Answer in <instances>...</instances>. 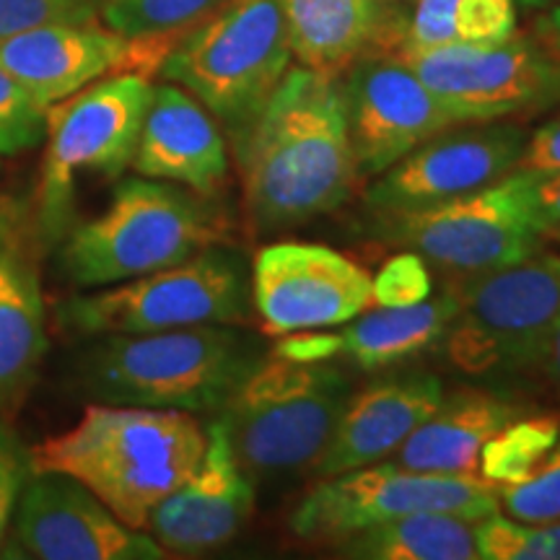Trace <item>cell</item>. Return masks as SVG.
<instances>
[{
	"instance_id": "obj_1",
	"label": "cell",
	"mask_w": 560,
	"mask_h": 560,
	"mask_svg": "<svg viewBox=\"0 0 560 560\" xmlns=\"http://www.w3.org/2000/svg\"><path fill=\"white\" fill-rule=\"evenodd\" d=\"M244 210L255 234H276L346 206L359 182L338 75L289 68L236 140Z\"/></svg>"
},
{
	"instance_id": "obj_2",
	"label": "cell",
	"mask_w": 560,
	"mask_h": 560,
	"mask_svg": "<svg viewBox=\"0 0 560 560\" xmlns=\"http://www.w3.org/2000/svg\"><path fill=\"white\" fill-rule=\"evenodd\" d=\"M206 444L192 412L100 402L34 446L32 470L70 475L122 524L145 529L151 511L200 465Z\"/></svg>"
},
{
	"instance_id": "obj_3",
	"label": "cell",
	"mask_w": 560,
	"mask_h": 560,
	"mask_svg": "<svg viewBox=\"0 0 560 560\" xmlns=\"http://www.w3.org/2000/svg\"><path fill=\"white\" fill-rule=\"evenodd\" d=\"M100 338L81 355L79 384L104 405L221 410L265 361L262 342L231 325Z\"/></svg>"
},
{
	"instance_id": "obj_4",
	"label": "cell",
	"mask_w": 560,
	"mask_h": 560,
	"mask_svg": "<svg viewBox=\"0 0 560 560\" xmlns=\"http://www.w3.org/2000/svg\"><path fill=\"white\" fill-rule=\"evenodd\" d=\"M221 242L219 215L164 179H125L104 213L66 234L60 268L75 289L117 285L190 260Z\"/></svg>"
},
{
	"instance_id": "obj_5",
	"label": "cell",
	"mask_w": 560,
	"mask_h": 560,
	"mask_svg": "<svg viewBox=\"0 0 560 560\" xmlns=\"http://www.w3.org/2000/svg\"><path fill=\"white\" fill-rule=\"evenodd\" d=\"M353 382L332 361L272 355L221 408L236 459L252 482L314 470L330 444Z\"/></svg>"
},
{
	"instance_id": "obj_6",
	"label": "cell",
	"mask_w": 560,
	"mask_h": 560,
	"mask_svg": "<svg viewBox=\"0 0 560 560\" xmlns=\"http://www.w3.org/2000/svg\"><path fill=\"white\" fill-rule=\"evenodd\" d=\"M291 60L283 0H226L172 47L159 73L190 91L236 143L276 94Z\"/></svg>"
},
{
	"instance_id": "obj_7",
	"label": "cell",
	"mask_w": 560,
	"mask_h": 560,
	"mask_svg": "<svg viewBox=\"0 0 560 560\" xmlns=\"http://www.w3.org/2000/svg\"><path fill=\"white\" fill-rule=\"evenodd\" d=\"M252 276L240 252L210 244L190 260L58 306V322L79 335H145L195 325H242L249 317Z\"/></svg>"
},
{
	"instance_id": "obj_8",
	"label": "cell",
	"mask_w": 560,
	"mask_h": 560,
	"mask_svg": "<svg viewBox=\"0 0 560 560\" xmlns=\"http://www.w3.org/2000/svg\"><path fill=\"white\" fill-rule=\"evenodd\" d=\"M151 100V75L128 70L104 75L47 107V149L37 195L42 240L58 242L70 231L81 172L120 177L132 164Z\"/></svg>"
},
{
	"instance_id": "obj_9",
	"label": "cell",
	"mask_w": 560,
	"mask_h": 560,
	"mask_svg": "<svg viewBox=\"0 0 560 560\" xmlns=\"http://www.w3.org/2000/svg\"><path fill=\"white\" fill-rule=\"evenodd\" d=\"M446 359L467 376L535 374L560 322V255L527 260L462 285Z\"/></svg>"
},
{
	"instance_id": "obj_10",
	"label": "cell",
	"mask_w": 560,
	"mask_h": 560,
	"mask_svg": "<svg viewBox=\"0 0 560 560\" xmlns=\"http://www.w3.org/2000/svg\"><path fill=\"white\" fill-rule=\"evenodd\" d=\"M416 511H444L480 522L499 514V486L472 475L416 472L376 462L319 478L291 511L289 529L301 542L335 545Z\"/></svg>"
},
{
	"instance_id": "obj_11",
	"label": "cell",
	"mask_w": 560,
	"mask_h": 560,
	"mask_svg": "<svg viewBox=\"0 0 560 560\" xmlns=\"http://www.w3.org/2000/svg\"><path fill=\"white\" fill-rule=\"evenodd\" d=\"M542 236L532 210V174L520 170L465 198L389 221L392 242L465 280L454 289L537 255Z\"/></svg>"
},
{
	"instance_id": "obj_12",
	"label": "cell",
	"mask_w": 560,
	"mask_h": 560,
	"mask_svg": "<svg viewBox=\"0 0 560 560\" xmlns=\"http://www.w3.org/2000/svg\"><path fill=\"white\" fill-rule=\"evenodd\" d=\"M405 66L465 122L532 115L560 104V60L548 45L514 32L482 45H446L397 52Z\"/></svg>"
},
{
	"instance_id": "obj_13",
	"label": "cell",
	"mask_w": 560,
	"mask_h": 560,
	"mask_svg": "<svg viewBox=\"0 0 560 560\" xmlns=\"http://www.w3.org/2000/svg\"><path fill=\"white\" fill-rule=\"evenodd\" d=\"M527 138L516 122L454 125L371 182L366 206L392 221L478 192L516 170Z\"/></svg>"
},
{
	"instance_id": "obj_14",
	"label": "cell",
	"mask_w": 560,
	"mask_h": 560,
	"mask_svg": "<svg viewBox=\"0 0 560 560\" xmlns=\"http://www.w3.org/2000/svg\"><path fill=\"white\" fill-rule=\"evenodd\" d=\"M359 177H380L420 143L465 122L397 55L366 52L340 81Z\"/></svg>"
},
{
	"instance_id": "obj_15",
	"label": "cell",
	"mask_w": 560,
	"mask_h": 560,
	"mask_svg": "<svg viewBox=\"0 0 560 560\" xmlns=\"http://www.w3.org/2000/svg\"><path fill=\"white\" fill-rule=\"evenodd\" d=\"M371 304V276L338 249L276 242L255 255L252 306L272 338L342 327Z\"/></svg>"
},
{
	"instance_id": "obj_16",
	"label": "cell",
	"mask_w": 560,
	"mask_h": 560,
	"mask_svg": "<svg viewBox=\"0 0 560 560\" xmlns=\"http://www.w3.org/2000/svg\"><path fill=\"white\" fill-rule=\"evenodd\" d=\"M16 556L37 560H161L143 529L117 520L86 486L62 472H32L11 520Z\"/></svg>"
},
{
	"instance_id": "obj_17",
	"label": "cell",
	"mask_w": 560,
	"mask_h": 560,
	"mask_svg": "<svg viewBox=\"0 0 560 560\" xmlns=\"http://www.w3.org/2000/svg\"><path fill=\"white\" fill-rule=\"evenodd\" d=\"M174 45L170 39H128L100 24H47L0 42V66L42 107H52L109 73H159Z\"/></svg>"
},
{
	"instance_id": "obj_18",
	"label": "cell",
	"mask_w": 560,
	"mask_h": 560,
	"mask_svg": "<svg viewBox=\"0 0 560 560\" xmlns=\"http://www.w3.org/2000/svg\"><path fill=\"white\" fill-rule=\"evenodd\" d=\"M200 465L151 511L149 535L166 556L192 558L240 535L255 511V482L236 459L221 418L206 429Z\"/></svg>"
},
{
	"instance_id": "obj_19",
	"label": "cell",
	"mask_w": 560,
	"mask_h": 560,
	"mask_svg": "<svg viewBox=\"0 0 560 560\" xmlns=\"http://www.w3.org/2000/svg\"><path fill=\"white\" fill-rule=\"evenodd\" d=\"M132 170L215 198L229 182V151L219 122L177 83L153 86V100L140 128Z\"/></svg>"
},
{
	"instance_id": "obj_20",
	"label": "cell",
	"mask_w": 560,
	"mask_h": 560,
	"mask_svg": "<svg viewBox=\"0 0 560 560\" xmlns=\"http://www.w3.org/2000/svg\"><path fill=\"white\" fill-rule=\"evenodd\" d=\"M441 400L444 384L429 371L395 374L353 392L314 472L317 478H330L387 459L436 412Z\"/></svg>"
},
{
	"instance_id": "obj_21",
	"label": "cell",
	"mask_w": 560,
	"mask_h": 560,
	"mask_svg": "<svg viewBox=\"0 0 560 560\" xmlns=\"http://www.w3.org/2000/svg\"><path fill=\"white\" fill-rule=\"evenodd\" d=\"M522 412V405L493 392L459 389L444 395L436 412L384 462L416 472L472 475L478 472L486 441Z\"/></svg>"
},
{
	"instance_id": "obj_22",
	"label": "cell",
	"mask_w": 560,
	"mask_h": 560,
	"mask_svg": "<svg viewBox=\"0 0 560 560\" xmlns=\"http://www.w3.org/2000/svg\"><path fill=\"white\" fill-rule=\"evenodd\" d=\"M47 353L45 293L24 244H0V416L16 410Z\"/></svg>"
},
{
	"instance_id": "obj_23",
	"label": "cell",
	"mask_w": 560,
	"mask_h": 560,
	"mask_svg": "<svg viewBox=\"0 0 560 560\" xmlns=\"http://www.w3.org/2000/svg\"><path fill=\"white\" fill-rule=\"evenodd\" d=\"M283 16L293 58L319 73L340 75L380 45L376 0H283Z\"/></svg>"
},
{
	"instance_id": "obj_24",
	"label": "cell",
	"mask_w": 560,
	"mask_h": 560,
	"mask_svg": "<svg viewBox=\"0 0 560 560\" xmlns=\"http://www.w3.org/2000/svg\"><path fill=\"white\" fill-rule=\"evenodd\" d=\"M459 312V291L446 289L439 296L410 306H380L350 319L338 335L340 355H348L363 371H376L408 361L441 340Z\"/></svg>"
},
{
	"instance_id": "obj_25",
	"label": "cell",
	"mask_w": 560,
	"mask_h": 560,
	"mask_svg": "<svg viewBox=\"0 0 560 560\" xmlns=\"http://www.w3.org/2000/svg\"><path fill=\"white\" fill-rule=\"evenodd\" d=\"M342 558L359 560H475L480 558L475 522L444 511H416L335 545Z\"/></svg>"
},
{
	"instance_id": "obj_26",
	"label": "cell",
	"mask_w": 560,
	"mask_h": 560,
	"mask_svg": "<svg viewBox=\"0 0 560 560\" xmlns=\"http://www.w3.org/2000/svg\"><path fill=\"white\" fill-rule=\"evenodd\" d=\"M514 32V0H416L397 52L501 42Z\"/></svg>"
},
{
	"instance_id": "obj_27",
	"label": "cell",
	"mask_w": 560,
	"mask_h": 560,
	"mask_svg": "<svg viewBox=\"0 0 560 560\" xmlns=\"http://www.w3.org/2000/svg\"><path fill=\"white\" fill-rule=\"evenodd\" d=\"M560 441V412H522L480 450L478 470L495 486L529 480Z\"/></svg>"
},
{
	"instance_id": "obj_28",
	"label": "cell",
	"mask_w": 560,
	"mask_h": 560,
	"mask_svg": "<svg viewBox=\"0 0 560 560\" xmlns=\"http://www.w3.org/2000/svg\"><path fill=\"white\" fill-rule=\"evenodd\" d=\"M226 0H96L104 26L128 39L179 42Z\"/></svg>"
},
{
	"instance_id": "obj_29",
	"label": "cell",
	"mask_w": 560,
	"mask_h": 560,
	"mask_svg": "<svg viewBox=\"0 0 560 560\" xmlns=\"http://www.w3.org/2000/svg\"><path fill=\"white\" fill-rule=\"evenodd\" d=\"M475 540L482 560H560V520L527 524L499 511L475 522Z\"/></svg>"
},
{
	"instance_id": "obj_30",
	"label": "cell",
	"mask_w": 560,
	"mask_h": 560,
	"mask_svg": "<svg viewBox=\"0 0 560 560\" xmlns=\"http://www.w3.org/2000/svg\"><path fill=\"white\" fill-rule=\"evenodd\" d=\"M47 132V107L30 89L0 66V156H16L42 143Z\"/></svg>"
},
{
	"instance_id": "obj_31",
	"label": "cell",
	"mask_w": 560,
	"mask_h": 560,
	"mask_svg": "<svg viewBox=\"0 0 560 560\" xmlns=\"http://www.w3.org/2000/svg\"><path fill=\"white\" fill-rule=\"evenodd\" d=\"M501 511L516 522L560 520V441L545 465L529 480L499 486Z\"/></svg>"
},
{
	"instance_id": "obj_32",
	"label": "cell",
	"mask_w": 560,
	"mask_h": 560,
	"mask_svg": "<svg viewBox=\"0 0 560 560\" xmlns=\"http://www.w3.org/2000/svg\"><path fill=\"white\" fill-rule=\"evenodd\" d=\"M96 0H0V42L47 24H96Z\"/></svg>"
},
{
	"instance_id": "obj_33",
	"label": "cell",
	"mask_w": 560,
	"mask_h": 560,
	"mask_svg": "<svg viewBox=\"0 0 560 560\" xmlns=\"http://www.w3.org/2000/svg\"><path fill=\"white\" fill-rule=\"evenodd\" d=\"M429 262L418 252H402L384 262L380 276L371 278V296L380 306H410L431 296Z\"/></svg>"
},
{
	"instance_id": "obj_34",
	"label": "cell",
	"mask_w": 560,
	"mask_h": 560,
	"mask_svg": "<svg viewBox=\"0 0 560 560\" xmlns=\"http://www.w3.org/2000/svg\"><path fill=\"white\" fill-rule=\"evenodd\" d=\"M32 472V450L5 420H0V545Z\"/></svg>"
},
{
	"instance_id": "obj_35",
	"label": "cell",
	"mask_w": 560,
	"mask_h": 560,
	"mask_svg": "<svg viewBox=\"0 0 560 560\" xmlns=\"http://www.w3.org/2000/svg\"><path fill=\"white\" fill-rule=\"evenodd\" d=\"M516 170L529 174L560 172V112L535 132H529Z\"/></svg>"
},
{
	"instance_id": "obj_36",
	"label": "cell",
	"mask_w": 560,
	"mask_h": 560,
	"mask_svg": "<svg viewBox=\"0 0 560 560\" xmlns=\"http://www.w3.org/2000/svg\"><path fill=\"white\" fill-rule=\"evenodd\" d=\"M532 210L545 236L560 226V172L532 174Z\"/></svg>"
},
{
	"instance_id": "obj_37",
	"label": "cell",
	"mask_w": 560,
	"mask_h": 560,
	"mask_svg": "<svg viewBox=\"0 0 560 560\" xmlns=\"http://www.w3.org/2000/svg\"><path fill=\"white\" fill-rule=\"evenodd\" d=\"M405 3H416V0H376L382 11V32H380V45H376V52H389L395 55L400 50V42L405 34V26H408V16H400Z\"/></svg>"
},
{
	"instance_id": "obj_38",
	"label": "cell",
	"mask_w": 560,
	"mask_h": 560,
	"mask_svg": "<svg viewBox=\"0 0 560 560\" xmlns=\"http://www.w3.org/2000/svg\"><path fill=\"white\" fill-rule=\"evenodd\" d=\"M535 376H540L552 395L560 400V322L556 325V330H552L548 346L542 350V359L537 363Z\"/></svg>"
},
{
	"instance_id": "obj_39",
	"label": "cell",
	"mask_w": 560,
	"mask_h": 560,
	"mask_svg": "<svg viewBox=\"0 0 560 560\" xmlns=\"http://www.w3.org/2000/svg\"><path fill=\"white\" fill-rule=\"evenodd\" d=\"M537 37H540L548 50L560 60V5H552L548 16L537 21Z\"/></svg>"
},
{
	"instance_id": "obj_40",
	"label": "cell",
	"mask_w": 560,
	"mask_h": 560,
	"mask_svg": "<svg viewBox=\"0 0 560 560\" xmlns=\"http://www.w3.org/2000/svg\"><path fill=\"white\" fill-rule=\"evenodd\" d=\"M16 231V210L9 202H0V244Z\"/></svg>"
},
{
	"instance_id": "obj_41",
	"label": "cell",
	"mask_w": 560,
	"mask_h": 560,
	"mask_svg": "<svg viewBox=\"0 0 560 560\" xmlns=\"http://www.w3.org/2000/svg\"><path fill=\"white\" fill-rule=\"evenodd\" d=\"M522 3H527V5H548V3H556V0H522Z\"/></svg>"
},
{
	"instance_id": "obj_42",
	"label": "cell",
	"mask_w": 560,
	"mask_h": 560,
	"mask_svg": "<svg viewBox=\"0 0 560 560\" xmlns=\"http://www.w3.org/2000/svg\"><path fill=\"white\" fill-rule=\"evenodd\" d=\"M548 236H556V240H558V242H560V226H558V229H552V231H550V234H548Z\"/></svg>"
}]
</instances>
